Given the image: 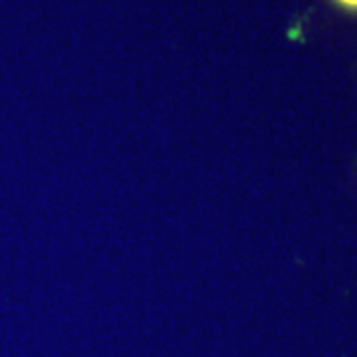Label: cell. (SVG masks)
<instances>
[{
    "mask_svg": "<svg viewBox=\"0 0 357 357\" xmlns=\"http://www.w3.org/2000/svg\"><path fill=\"white\" fill-rule=\"evenodd\" d=\"M332 2L337 8L345 10V13L357 14V0H332Z\"/></svg>",
    "mask_w": 357,
    "mask_h": 357,
    "instance_id": "obj_1",
    "label": "cell"
}]
</instances>
